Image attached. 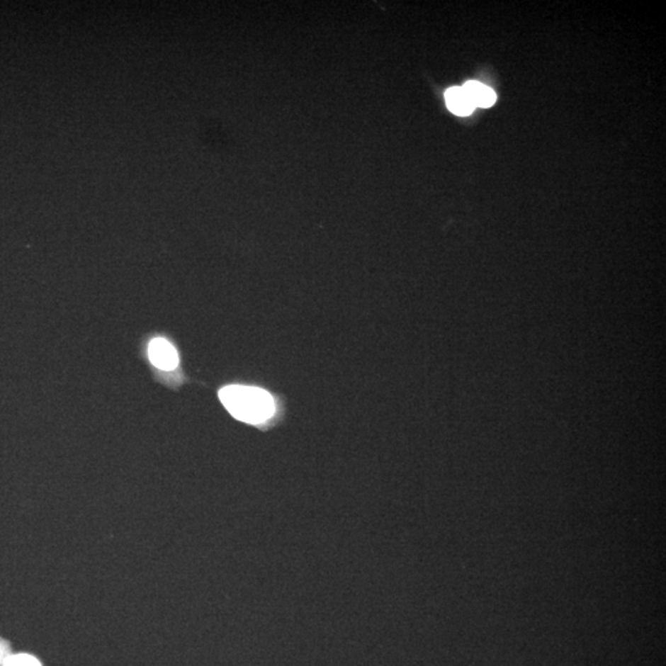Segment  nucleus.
<instances>
[{"label": "nucleus", "mask_w": 666, "mask_h": 666, "mask_svg": "<svg viewBox=\"0 0 666 666\" xmlns=\"http://www.w3.org/2000/svg\"><path fill=\"white\" fill-rule=\"evenodd\" d=\"M6 655H5L4 645L0 643V662H4L6 659Z\"/></svg>", "instance_id": "6"}, {"label": "nucleus", "mask_w": 666, "mask_h": 666, "mask_svg": "<svg viewBox=\"0 0 666 666\" xmlns=\"http://www.w3.org/2000/svg\"><path fill=\"white\" fill-rule=\"evenodd\" d=\"M444 98H446L448 109L451 110L453 114L459 115V116H468L475 109V106L471 103L469 96H466L463 86L449 88L444 93Z\"/></svg>", "instance_id": "4"}, {"label": "nucleus", "mask_w": 666, "mask_h": 666, "mask_svg": "<svg viewBox=\"0 0 666 666\" xmlns=\"http://www.w3.org/2000/svg\"><path fill=\"white\" fill-rule=\"evenodd\" d=\"M148 357L152 362L153 366H157L163 371H173L178 366V353L176 348L171 346V343L163 339V338H156L152 342L149 343L148 347Z\"/></svg>", "instance_id": "2"}, {"label": "nucleus", "mask_w": 666, "mask_h": 666, "mask_svg": "<svg viewBox=\"0 0 666 666\" xmlns=\"http://www.w3.org/2000/svg\"><path fill=\"white\" fill-rule=\"evenodd\" d=\"M220 400L235 419L246 424H262L276 412L268 391L253 386L230 385L220 390Z\"/></svg>", "instance_id": "1"}, {"label": "nucleus", "mask_w": 666, "mask_h": 666, "mask_svg": "<svg viewBox=\"0 0 666 666\" xmlns=\"http://www.w3.org/2000/svg\"><path fill=\"white\" fill-rule=\"evenodd\" d=\"M463 89L469 96L471 103L478 108H490L495 104L496 94L489 86L481 84L480 81H466Z\"/></svg>", "instance_id": "3"}, {"label": "nucleus", "mask_w": 666, "mask_h": 666, "mask_svg": "<svg viewBox=\"0 0 666 666\" xmlns=\"http://www.w3.org/2000/svg\"><path fill=\"white\" fill-rule=\"evenodd\" d=\"M4 666H41L38 659L28 654L10 655L4 660Z\"/></svg>", "instance_id": "5"}]
</instances>
